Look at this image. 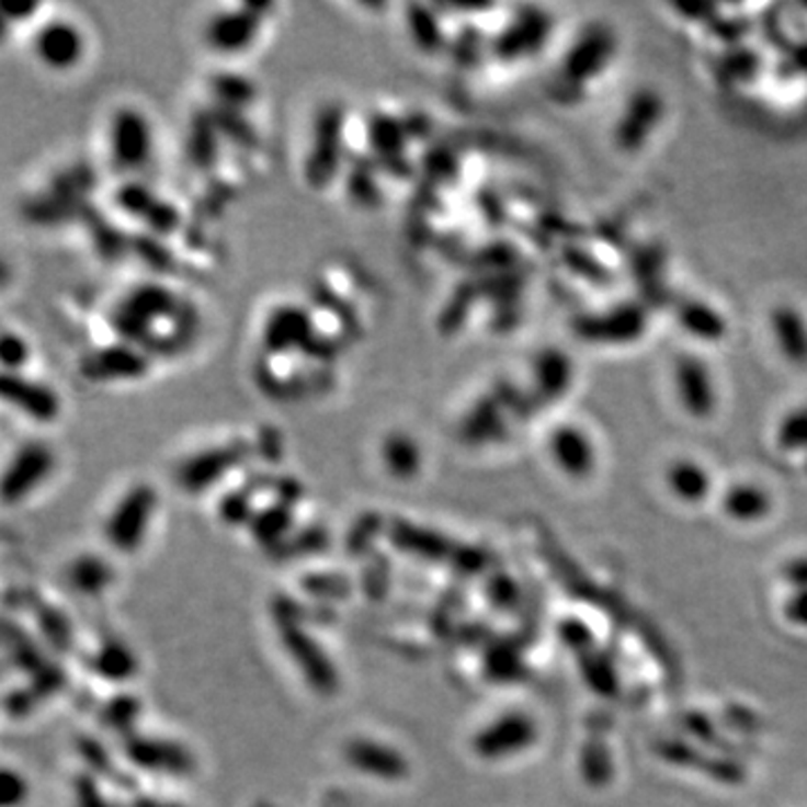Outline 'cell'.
<instances>
[{
	"mask_svg": "<svg viewBox=\"0 0 807 807\" xmlns=\"http://www.w3.org/2000/svg\"><path fill=\"white\" fill-rule=\"evenodd\" d=\"M671 384L684 416L704 422L712 420L720 404V388L714 368L693 352H682L671 368Z\"/></svg>",
	"mask_w": 807,
	"mask_h": 807,
	"instance_id": "6da1fadb",
	"label": "cell"
},
{
	"mask_svg": "<svg viewBox=\"0 0 807 807\" xmlns=\"http://www.w3.org/2000/svg\"><path fill=\"white\" fill-rule=\"evenodd\" d=\"M34 57L47 70L70 72L86 59L88 41L83 30L68 19H53L34 34Z\"/></svg>",
	"mask_w": 807,
	"mask_h": 807,
	"instance_id": "7a4b0ae2",
	"label": "cell"
},
{
	"mask_svg": "<svg viewBox=\"0 0 807 807\" xmlns=\"http://www.w3.org/2000/svg\"><path fill=\"white\" fill-rule=\"evenodd\" d=\"M111 160L122 171H135L148 164L154 154V130L148 120L135 109H122L111 122Z\"/></svg>",
	"mask_w": 807,
	"mask_h": 807,
	"instance_id": "3957f363",
	"label": "cell"
},
{
	"mask_svg": "<svg viewBox=\"0 0 807 807\" xmlns=\"http://www.w3.org/2000/svg\"><path fill=\"white\" fill-rule=\"evenodd\" d=\"M0 401L38 424H49L61 416V399L57 390L25 377L23 373L0 371Z\"/></svg>",
	"mask_w": 807,
	"mask_h": 807,
	"instance_id": "277c9868",
	"label": "cell"
},
{
	"mask_svg": "<svg viewBox=\"0 0 807 807\" xmlns=\"http://www.w3.org/2000/svg\"><path fill=\"white\" fill-rule=\"evenodd\" d=\"M547 451L554 467L575 480L592 476L599 463L594 437L579 424H561L554 429L547 440Z\"/></svg>",
	"mask_w": 807,
	"mask_h": 807,
	"instance_id": "5b68a950",
	"label": "cell"
},
{
	"mask_svg": "<svg viewBox=\"0 0 807 807\" xmlns=\"http://www.w3.org/2000/svg\"><path fill=\"white\" fill-rule=\"evenodd\" d=\"M536 740L534 723L523 714H504L482 727L474 738V749L485 761H502L519 755Z\"/></svg>",
	"mask_w": 807,
	"mask_h": 807,
	"instance_id": "8992f818",
	"label": "cell"
},
{
	"mask_svg": "<svg viewBox=\"0 0 807 807\" xmlns=\"http://www.w3.org/2000/svg\"><path fill=\"white\" fill-rule=\"evenodd\" d=\"M158 498L150 487H135L115 508L109 521V536L120 549H135L141 545L150 521L156 514Z\"/></svg>",
	"mask_w": 807,
	"mask_h": 807,
	"instance_id": "52a82bcc",
	"label": "cell"
},
{
	"mask_svg": "<svg viewBox=\"0 0 807 807\" xmlns=\"http://www.w3.org/2000/svg\"><path fill=\"white\" fill-rule=\"evenodd\" d=\"M662 115H664L662 96L650 88H639V92H635L626 101L624 113L617 122L615 133L617 144L626 150V154H637V150L646 146L650 135L658 130Z\"/></svg>",
	"mask_w": 807,
	"mask_h": 807,
	"instance_id": "ba28073f",
	"label": "cell"
},
{
	"mask_svg": "<svg viewBox=\"0 0 807 807\" xmlns=\"http://www.w3.org/2000/svg\"><path fill=\"white\" fill-rule=\"evenodd\" d=\"M55 465V453L45 442H27L8 465V471L0 480V491L5 498H23L38 482L47 478Z\"/></svg>",
	"mask_w": 807,
	"mask_h": 807,
	"instance_id": "9c48e42d",
	"label": "cell"
},
{
	"mask_svg": "<svg viewBox=\"0 0 807 807\" xmlns=\"http://www.w3.org/2000/svg\"><path fill=\"white\" fill-rule=\"evenodd\" d=\"M768 328L778 355L794 368H807V315L796 303H776Z\"/></svg>",
	"mask_w": 807,
	"mask_h": 807,
	"instance_id": "30bf717a",
	"label": "cell"
},
{
	"mask_svg": "<svg viewBox=\"0 0 807 807\" xmlns=\"http://www.w3.org/2000/svg\"><path fill=\"white\" fill-rule=\"evenodd\" d=\"M345 759L362 774H368L382 781H399L409 772V765L407 761H404V755L395 751L393 747L377 742V740H366V738L352 740L345 747Z\"/></svg>",
	"mask_w": 807,
	"mask_h": 807,
	"instance_id": "8fae6325",
	"label": "cell"
},
{
	"mask_svg": "<svg viewBox=\"0 0 807 807\" xmlns=\"http://www.w3.org/2000/svg\"><path fill=\"white\" fill-rule=\"evenodd\" d=\"M667 489L682 502L695 504L712 493V476L693 458H675L664 471Z\"/></svg>",
	"mask_w": 807,
	"mask_h": 807,
	"instance_id": "7c38bea8",
	"label": "cell"
},
{
	"mask_svg": "<svg viewBox=\"0 0 807 807\" xmlns=\"http://www.w3.org/2000/svg\"><path fill=\"white\" fill-rule=\"evenodd\" d=\"M723 504L725 512L738 523H759L772 512L774 500L759 482H734V487L725 491Z\"/></svg>",
	"mask_w": 807,
	"mask_h": 807,
	"instance_id": "4fadbf2b",
	"label": "cell"
},
{
	"mask_svg": "<svg viewBox=\"0 0 807 807\" xmlns=\"http://www.w3.org/2000/svg\"><path fill=\"white\" fill-rule=\"evenodd\" d=\"M137 761L146 768L162 770V774L184 776L193 770L191 753L175 742L169 740H156V742H141Z\"/></svg>",
	"mask_w": 807,
	"mask_h": 807,
	"instance_id": "5bb4252c",
	"label": "cell"
},
{
	"mask_svg": "<svg viewBox=\"0 0 807 807\" xmlns=\"http://www.w3.org/2000/svg\"><path fill=\"white\" fill-rule=\"evenodd\" d=\"M292 655L294 660L298 662V667L306 671L308 667V673L312 678V684L321 691H328L334 686V671L328 662L326 655H321V650L317 648L315 641H310L308 637H300V635H294L292 637Z\"/></svg>",
	"mask_w": 807,
	"mask_h": 807,
	"instance_id": "9a60e30c",
	"label": "cell"
},
{
	"mask_svg": "<svg viewBox=\"0 0 807 807\" xmlns=\"http://www.w3.org/2000/svg\"><path fill=\"white\" fill-rule=\"evenodd\" d=\"M30 343L12 330H0V371L21 373L30 364Z\"/></svg>",
	"mask_w": 807,
	"mask_h": 807,
	"instance_id": "2e32d148",
	"label": "cell"
},
{
	"mask_svg": "<svg viewBox=\"0 0 807 807\" xmlns=\"http://www.w3.org/2000/svg\"><path fill=\"white\" fill-rule=\"evenodd\" d=\"M776 444L783 451H798L807 444V404L787 411V416L776 427Z\"/></svg>",
	"mask_w": 807,
	"mask_h": 807,
	"instance_id": "e0dca14e",
	"label": "cell"
},
{
	"mask_svg": "<svg viewBox=\"0 0 807 807\" xmlns=\"http://www.w3.org/2000/svg\"><path fill=\"white\" fill-rule=\"evenodd\" d=\"M386 463L399 476H411L420 467V451L411 440L393 437L386 444Z\"/></svg>",
	"mask_w": 807,
	"mask_h": 807,
	"instance_id": "ac0fdd59",
	"label": "cell"
},
{
	"mask_svg": "<svg viewBox=\"0 0 807 807\" xmlns=\"http://www.w3.org/2000/svg\"><path fill=\"white\" fill-rule=\"evenodd\" d=\"M0 12L5 14V19L12 25H16V23L30 21V16L38 12V5H34V3H19V5L16 3H0Z\"/></svg>",
	"mask_w": 807,
	"mask_h": 807,
	"instance_id": "d6986e66",
	"label": "cell"
},
{
	"mask_svg": "<svg viewBox=\"0 0 807 807\" xmlns=\"http://www.w3.org/2000/svg\"><path fill=\"white\" fill-rule=\"evenodd\" d=\"M12 23L5 19V14L0 12V45H5L10 41V34H12Z\"/></svg>",
	"mask_w": 807,
	"mask_h": 807,
	"instance_id": "ffe728a7",
	"label": "cell"
},
{
	"mask_svg": "<svg viewBox=\"0 0 807 807\" xmlns=\"http://www.w3.org/2000/svg\"><path fill=\"white\" fill-rule=\"evenodd\" d=\"M10 276H12L10 265H8L3 259H0V287H3V285L10 281Z\"/></svg>",
	"mask_w": 807,
	"mask_h": 807,
	"instance_id": "44dd1931",
	"label": "cell"
},
{
	"mask_svg": "<svg viewBox=\"0 0 807 807\" xmlns=\"http://www.w3.org/2000/svg\"><path fill=\"white\" fill-rule=\"evenodd\" d=\"M146 807H182V805H173V803H146Z\"/></svg>",
	"mask_w": 807,
	"mask_h": 807,
	"instance_id": "7402d4cb",
	"label": "cell"
}]
</instances>
